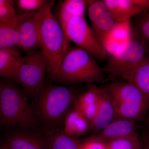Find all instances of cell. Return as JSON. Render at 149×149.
<instances>
[{
	"label": "cell",
	"mask_w": 149,
	"mask_h": 149,
	"mask_svg": "<svg viewBox=\"0 0 149 149\" xmlns=\"http://www.w3.org/2000/svg\"><path fill=\"white\" fill-rule=\"evenodd\" d=\"M80 93L72 88L46 83L31 104L40 128L62 130L65 117Z\"/></svg>",
	"instance_id": "1"
},
{
	"label": "cell",
	"mask_w": 149,
	"mask_h": 149,
	"mask_svg": "<svg viewBox=\"0 0 149 149\" xmlns=\"http://www.w3.org/2000/svg\"><path fill=\"white\" fill-rule=\"evenodd\" d=\"M0 125L26 129L40 128L29 97L15 81L0 80Z\"/></svg>",
	"instance_id": "2"
},
{
	"label": "cell",
	"mask_w": 149,
	"mask_h": 149,
	"mask_svg": "<svg viewBox=\"0 0 149 149\" xmlns=\"http://www.w3.org/2000/svg\"><path fill=\"white\" fill-rule=\"evenodd\" d=\"M53 4L39 11L41 51L45 61L47 74L51 79L58 70L70 50V40L52 8Z\"/></svg>",
	"instance_id": "3"
},
{
	"label": "cell",
	"mask_w": 149,
	"mask_h": 149,
	"mask_svg": "<svg viewBox=\"0 0 149 149\" xmlns=\"http://www.w3.org/2000/svg\"><path fill=\"white\" fill-rule=\"evenodd\" d=\"M104 74L93 56L77 47L70 50L50 80L61 84H95L104 80Z\"/></svg>",
	"instance_id": "4"
},
{
	"label": "cell",
	"mask_w": 149,
	"mask_h": 149,
	"mask_svg": "<svg viewBox=\"0 0 149 149\" xmlns=\"http://www.w3.org/2000/svg\"><path fill=\"white\" fill-rule=\"evenodd\" d=\"M118 117L134 121L145 120L149 110V98L133 84L115 81L105 86Z\"/></svg>",
	"instance_id": "5"
},
{
	"label": "cell",
	"mask_w": 149,
	"mask_h": 149,
	"mask_svg": "<svg viewBox=\"0 0 149 149\" xmlns=\"http://www.w3.org/2000/svg\"><path fill=\"white\" fill-rule=\"evenodd\" d=\"M47 65L41 49L27 53L17 67L13 80L29 98L34 99L45 84Z\"/></svg>",
	"instance_id": "6"
},
{
	"label": "cell",
	"mask_w": 149,
	"mask_h": 149,
	"mask_svg": "<svg viewBox=\"0 0 149 149\" xmlns=\"http://www.w3.org/2000/svg\"><path fill=\"white\" fill-rule=\"evenodd\" d=\"M149 58V51L141 40L132 37L110 56L103 68L112 78L122 77L133 71Z\"/></svg>",
	"instance_id": "7"
},
{
	"label": "cell",
	"mask_w": 149,
	"mask_h": 149,
	"mask_svg": "<svg viewBox=\"0 0 149 149\" xmlns=\"http://www.w3.org/2000/svg\"><path fill=\"white\" fill-rule=\"evenodd\" d=\"M70 41L78 47L88 52L96 58L105 60L107 57L104 48L96 37L84 17L71 19L64 29Z\"/></svg>",
	"instance_id": "8"
},
{
	"label": "cell",
	"mask_w": 149,
	"mask_h": 149,
	"mask_svg": "<svg viewBox=\"0 0 149 149\" xmlns=\"http://www.w3.org/2000/svg\"><path fill=\"white\" fill-rule=\"evenodd\" d=\"M19 42V47L27 53L40 49L41 47L39 11L17 15Z\"/></svg>",
	"instance_id": "9"
},
{
	"label": "cell",
	"mask_w": 149,
	"mask_h": 149,
	"mask_svg": "<svg viewBox=\"0 0 149 149\" xmlns=\"http://www.w3.org/2000/svg\"><path fill=\"white\" fill-rule=\"evenodd\" d=\"M87 7L92 29L102 45L105 38L117 22L104 0H88Z\"/></svg>",
	"instance_id": "10"
},
{
	"label": "cell",
	"mask_w": 149,
	"mask_h": 149,
	"mask_svg": "<svg viewBox=\"0 0 149 149\" xmlns=\"http://www.w3.org/2000/svg\"><path fill=\"white\" fill-rule=\"evenodd\" d=\"M136 121L118 117L103 129L87 138L88 140L107 143L117 139H139Z\"/></svg>",
	"instance_id": "11"
},
{
	"label": "cell",
	"mask_w": 149,
	"mask_h": 149,
	"mask_svg": "<svg viewBox=\"0 0 149 149\" xmlns=\"http://www.w3.org/2000/svg\"><path fill=\"white\" fill-rule=\"evenodd\" d=\"M4 143L10 149H47L46 136L40 128L14 130L7 135Z\"/></svg>",
	"instance_id": "12"
},
{
	"label": "cell",
	"mask_w": 149,
	"mask_h": 149,
	"mask_svg": "<svg viewBox=\"0 0 149 149\" xmlns=\"http://www.w3.org/2000/svg\"><path fill=\"white\" fill-rule=\"evenodd\" d=\"M117 22L128 20L146 10V0H104Z\"/></svg>",
	"instance_id": "13"
},
{
	"label": "cell",
	"mask_w": 149,
	"mask_h": 149,
	"mask_svg": "<svg viewBox=\"0 0 149 149\" xmlns=\"http://www.w3.org/2000/svg\"><path fill=\"white\" fill-rule=\"evenodd\" d=\"M99 102L95 116L91 123V130L97 133L118 118L109 95L104 87H99Z\"/></svg>",
	"instance_id": "14"
},
{
	"label": "cell",
	"mask_w": 149,
	"mask_h": 149,
	"mask_svg": "<svg viewBox=\"0 0 149 149\" xmlns=\"http://www.w3.org/2000/svg\"><path fill=\"white\" fill-rule=\"evenodd\" d=\"M91 130V124L85 116L73 104L65 117L62 130L66 135L78 139Z\"/></svg>",
	"instance_id": "15"
},
{
	"label": "cell",
	"mask_w": 149,
	"mask_h": 149,
	"mask_svg": "<svg viewBox=\"0 0 149 149\" xmlns=\"http://www.w3.org/2000/svg\"><path fill=\"white\" fill-rule=\"evenodd\" d=\"M132 37L130 20L117 22L105 38L103 46L110 56L120 45L131 40Z\"/></svg>",
	"instance_id": "16"
},
{
	"label": "cell",
	"mask_w": 149,
	"mask_h": 149,
	"mask_svg": "<svg viewBox=\"0 0 149 149\" xmlns=\"http://www.w3.org/2000/svg\"><path fill=\"white\" fill-rule=\"evenodd\" d=\"M99 98V87L95 84H89L87 90L80 93L74 102V105L85 116L90 124L95 116Z\"/></svg>",
	"instance_id": "17"
},
{
	"label": "cell",
	"mask_w": 149,
	"mask_h": 149,
	"mask_svg": "<svg viewBox=\"0 0 149 149\" xmlns=\"http://www.w3.org/2000/svg\"><path fill=\"white\" fill-rule=\"evenodd\" d=\"M19 42L18 16L0 22V49H15Z\"/></svg>",
	"instance_id": "18"
},
{
	"label": "cell",
	"mask_w": 149,
	"mask_h": 149,
	"mask_svg": "<svg viewBox=\"0 0 149 149\" xmlns=\"http://www.w3.org/2000/svg\"><path fill=\"white\" fill-rule=\"evenodd\" d=\"M41 129L46 136L47 149H80V141L66 135L61 129Z\"/></svg>",
	"instance_id": "19"
},
{
	"label": "cell",
	"mask_w": 149,
	"mask_h": 149,
	"mask_svg": "<svg viewBox=\"0 0 149 149\" xmlns=\"http://www.w3.org/2000/svg\"><path fill=\"white\" fill-rule=\"evenodd\" d=\"M87 0H65L61 4L56 17L64 29L67 24L76 17H84Z\"/></svg>",
	"instance_id": "20"
},
{
	"label": "cell",
	"mask_w": 149,
	"mask_h": 149,
	"mask_svg": "<svg viewBox=\"0 0 149 149\" xmlns=\"http://www.w3.org/2000/svg\"><path fill=\"white\" fill-rule=\"evenodd\" d=\"M22 56L16 49H0V76L13 80Z\"/></svg>",
	"instance_id": "21"
},
{
	"label": "cell",
	"mask_w": 149,
	"mask_h": 149,
	"mask_svg": "<svg viewBox=\"0 0 149 149\" xmlns=\"http://www.w3.org/2000/svg\"><path fill=\"white\" fill-rule=\"evenodd\" d=\"M121 77L136 86L149 98V58L136 69Z\"/></svg>",
	"instance_id": "22"
},
{
	"label": "cell",
	"mask_w": 149,
	"mask_h": 149,
	"mask_svg": "<svg viewBox=\"0 0 149 149\" xmlns=\"http://www.w3.org/2000/svg\"><path fill=\"white\" fill-rule=\"evenodd\" d=\"M53 3L52 1L47 0H18L17 2V8L18 11L17 15L39 11Z\"/></svg>",
	"instance_id": "23"
},
{
	"label": "cell",
	"mask_w": 149,
	"mask_h": 149,
	"mask_svg": "<svg viewBox=\"0 0 149 149\" xmlns=\"http://www.w3.org/2000/svg\"><path fill=\"white\" fill-rule=\"evenodd\" d=\"M136 32V37L145 44L149 51V12L137 22Z\"/></svg>",
	"instance_id": "24"
},
{
	"label": "cell",
	"mask_w": 149,
	"mask_h": 149,
	"mask_svg": "<svg viewBox=\"0 0 149 149\" xmlns=\"http://www.w3.org/2000/svg\"><path fill=\"white\" fill-rule=\"evenodd\" d=\"M141 143L139 139H123L105 143L107 149H136Z\"/></svg>",
	"instance_id": "25"
},
{
	"label": "cell",
	"mask_w": 149,
	"mask_h": 149,
	"mask_svg": "<svg viewBox=\"0 0 149 149\" xmlns=\"http://www.w3.org/2000/svg\"><path fill=\"white\" fill-rule=\"evenodd\" d=\"M17 15L13 1L0 0V22L8 20Z\"/></svg>",
	"instance_id": "26"
},
{
	"label": "cell",
	"mask_w": 149,
	"mask_h": 149,
	"mask_svg": "<svg viewBox=\"0 0 149 149\" xmlns=\"http://www.w3.org/2000/svg\"><path fill=\"white\" fill-rule=\"evenodd\" d=\"M80 149H107L105 143L85 139L80 141Z\"/></svg>",
	"instance_id": "27"
},
{
	"label": "cell",
	"mask_w": 149,
	"mask_h": 149,
	"mask_svg": "<svg viewBox=\"0 0 149 149\" xmlns=\"http://www.w3.org/2000/svg\"><path fill=\"white\" fill-rule=\"evenodd\" d=\"M141 142L142 149H149V129L147 127L142 130Z\"/></svg>",
	"instance_id": "28"
},
{
	"label": "cell",
	"mask_w": 149,
	"mask_h": 149,
	"mask_svg": "<svg viewBox=\"0 0 149 149\" xmlns=\"http://www.w3.org/2000/svg\"><path fill=\"white\" fill-rule=\"evenodd\" d=\"M144 121L146 123V127L149 129V113L147 115Z\"/></svg>",
	"instance_id": "29"
},
{
	"label": "cell",
	"mask_w": 149,
	"mask_h": 149,
	"mask_svg": "<svg viewBox=\"0 0 149 149\" xmlns=\"http://www.w3.org/2000/svg\"><path fill=\"white\" fill-rule=\"evenodd\" d=\"M146 10L149 12V0H146Z\"/></svg>",
	"instance_id": "30"
},
{
	"label": "cell",
	"mask_w": 149,
	"mask_h": 149,
	"mask_svg": "<svg viewBox=\"0 0 149 149\" xmlns=\"http://www.w3.org/2000/svg\"><path fill=\"white\" fill-rule=\"evenodd\" d=\"M0 149H10L6 144L3 143L2 145L0 146Z\"/></svg>",
	"instance_id": "31"
},
{
	"label": "cell",
	"mask_w": 149,
	"mask_h": 149,
	"mask_svg": "<svg viewBox=\"0 0 149 149\" xmlns=\"http://www.w3.org/2000/svg\"><path fill=\"white\" fill-rule=\"evenodd\" d=\"M141 141V140H140ZM136 149H142V145H141V142L138 145V146L137 147Z\"/></svg>",
	"instance_id": "32"
},
{
	"label": "cell",
	"mask_w": 149,
	"mask_h": 149,
	"mask_svg": "<svg viewBox=\"0 0 149 149\" xmlns=\"http://www.w3.org/2000/svg\"><path fill=\"white\" fill-rule=\"evenodd\" d=\"M0 91H1V84H0Z\"/></svg>",
	"instance_id": "33"
}]
</instances>
